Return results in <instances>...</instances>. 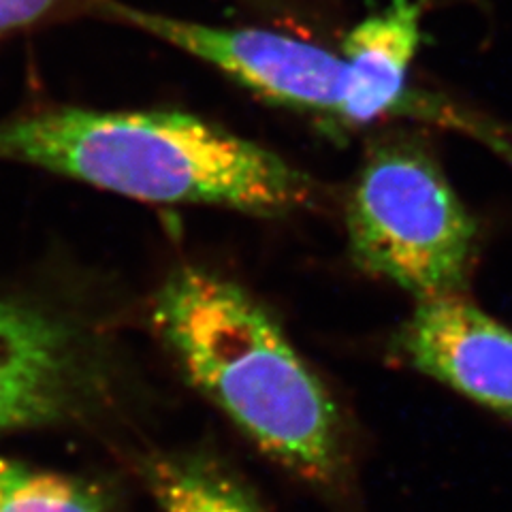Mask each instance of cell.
I'll return each instance as SVG.
<instances>
[{
	"mask_svg": "<svg viewBox=\"0 0 512 512\" xmlns=\"http://www.w3.org/2000/svg\"><path fill=\"white\" fill-rule=\"evenodd\" d=\"M67 0H0V37L45 20Z\"/></svg>",
	"mask_w": 512,
	"mask_h": 512,
	"instance_id": "9c48e42d",
	"label": "cell"
},
{
	"mask_svg": "<svg viewBox=\"0 0 512 512\" xmlns=\"http://www.w3.org/2000/svg\"><path fill=\"white\" fill-rule=\"evenodd\" d=\"M395 346L412 370L512 425V329L466 293L416 301Z\"/></svg>",
	"mask_w": 512,
	"mask_h": 512,
	"instance_id": "8992f818",
	"label": "cell"
},
{
	"mask_svg": "<svg viewBox=\"0 0 512 512\" xmlns=\"http://www.w3.org/2000/svg\"><path fill=\"white\" fill-rule=\"evenodd\" d=\"M143 480L160 512H263L233 474L205 457H152Z\"/></svg>",
	"mask_w": 512,
	"mask_h": 512,
	"instance_id": "52a82bcc",
	"label": "cell"
},
{
	"mask_svg": "<svg viewBox=\"0 0 512 512\" xmlns=\"http://www.w3.org/2000/svg\"><path fill=\"white\" fill-rule=\"evenodd\" d=\"M0 163L28 165L160 205H216L254 216L308 207L306 173L186 111L50 107L0 120Z\"/></svg>",
	"mask_w": 512,
	"mask_h": 512,
	"instance_id": "6da1fadb",
	"label": "cell"
},
{
	"mask_svg": "<svg viewBox=\"0 0 512 512\" xmlns=\"http://www.w3.org/2000/svg\"><path fill=\"white\" fill-rule=\"evenodd\" d=\"M96 393L84 342L35 303L0 295V434L82 416Z\"/></svg>",
	"mask_w": 512,
	"mask_h": 512,
	"instance_id": "5b68a950",
	"label": "cell"
},
{
	"mask_svg": "<svg viewBox=\"0 0 512 512\" xmlns=\"http://www.w3.org/2000/svg\"><path fill=\"white\" fill-rule=\"evenodd\" d=\"M0 512H114L105 493L79 478L0 457Z\"/></svg>",
	"mask_w": 512,
	"mask_h": 512,
	"instance_id": "ba28073f",
	"label": "cell"
},
{
	"mask_svg": "<svg viewBox=\"0 0 512 512\" xmlns=\"http://www.w3.org/2000/svg\"><path fill=\"white\" fill-rule=\"evenodd\" d=\"M352 261L416 301L466 293L478 222L423 141L374 143L346 199Z\"/></svg>",
	"mask_w": 512,
	"mask_h": 512,
	"instance_id": "3957f363",
	"label": "cell"
},
{
	"mask_svg": "<svg viewBox=\"0 0 512 512\" xmlns=\"http://www.w3.org/2000/svg\"><path fill=\"white\" fill-rule=\"evenodd\" d=\"M152 325L192 387L259 451L312 487L342 489L338 404L242 286L192 265L173 269L154 295Z\"/></svg>",
	"mask_w": 512,
	"mask_h": 512,
	"instance_id": "7a4b0ae2",
	"label": "cell"
},
{
	"mask_svg": "<svg viewBox=\"0 0 512 512\" xmlns=\"http://www.w3.org/2000/svg\"><path fill=\"white\" fill-rule=\"evenodd\" d=\"M101 15L212 64L233 82L276 105L355 128L357 79L344 56L261 28H229L169 18L118 0H90Z\"/></svg>",
	"mask_w": 512,
	"mask_h": 512,
	"instance_id": "277c9868",
	"label": "cell"
}]
</instances>
